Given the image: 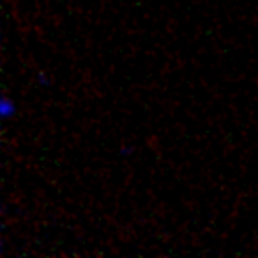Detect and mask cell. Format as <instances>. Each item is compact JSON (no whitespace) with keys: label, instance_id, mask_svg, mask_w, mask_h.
<instances>
[{"label":"cell","instance_id":"1","mask_svg":"<svg viewBox=\"0 0 258 258\" xmlns=\"http://www.w3.org/2000/svg\"><path fill=\"white\" fill-rule=\"evenodd\" d=\"M16 111V106H15V103H13L9 97H2V103H0V113H2V117L4 118H9L13 113Z\"/></svg>","mask_w":258,"mask_h":258},{"label":"cell","instance_id":"2","mask_svg":"<svg viewBox=\"0 0 258 258\" xmlns=\"http://www.w3.org/2000/svg\"><path fill=\"white\" fill-rule=\"evenodd\" d=\"M39 82H41V83H44V85H48V80L43 76V73H41V75H39Z\"/></svg>","mask_w":258,"mask_h":258}]
</instances>
